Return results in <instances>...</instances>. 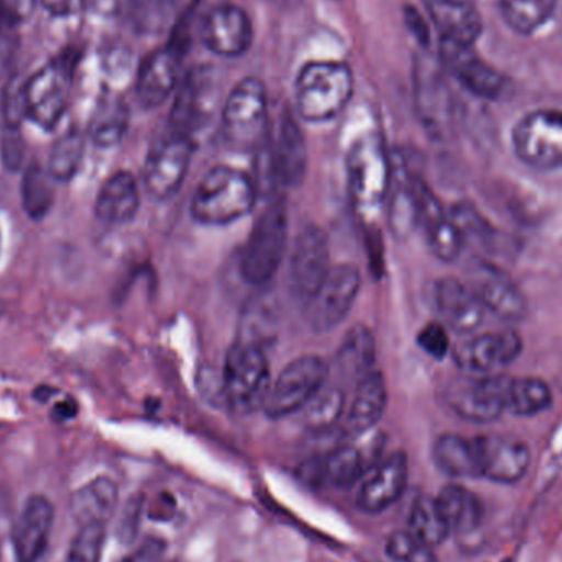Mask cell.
<instances>
[{
    "label": "cell",
    "instance_id": "obj_1",
    "mask_svg": "<svg viewBox=\"0 0 562 562\" xmlns=\"http://www.w3.org/2000/svg\"><path fill=\"white\" fill-rule=\"evenodd\" d=\"M257 203V184L239 168H211L198 183L191 200L194 221L204 226H227L252 213Z\"/></svg>",
    "mask_w": 562,
    "mask_h": 562
},
{
    "label": "cell",
    "instance_id": "obj_2",
    "mask_svg": "<svg viewBox=\"0 0 562 562\" xmlns=\"http://www.w3.org/2000/svg\"><path fill=\"white\" fill-rule=\"evenodd\" d=\"M296 112L303 121L319 124L337 117L349 104L353 75L340 61L307 63L296 79Z\"/></svg>",
    "mask_w": 562,
    "mask_h": 562
},
{
    "label": "cell",
    "instance_id": "obj_3",
    "mask_svg": "<svg viewBox=\"0 0 562 562\" xmlns=\"http://www.w3.org/2000/svg\"><path fill=\"white\" fill-rule=\"evenodd\" d=\"M269 94L257 78L237 82L223 109V135L237 151H260L270 137Z\"/></svg>",
    "mask_w": 562,
    "mask_h": 562
},
{
    "label": "cell",
    "instance_id": "obj_4",
    "mask_svg": "<svg viewBox=\"0 0 562 562\" xmlns=\"http://www.w3.org/2000/svg\"><path fill=\"white\" fill-rule=\"evenodd\" d=\"M288 244L286 204L273 198L257 217L240 256V276L252 286H263L279 273Z\"/></svg>",
    "mask_w": 562,
    "mask_h": 562
},
{
    "label": "cell",
    "instance_id": "obj_5",
    "mask_svg": "<svg viewBox=\"0 0 562 562\" xmlns=\"http://www.w3.org/2000/svg\"><path fill=\"white\" fill-rule=\"evenodd\" d=\"M75 53H63L23 81L26 121L53 131L65 117L71 99L72 76L76 71Z\"/></svg>",
    "mask_w": 562,
    "mask_h": 562
},
{
    "label": "cell",
    "instance_id": "obj_6",
    "mask_svg": "<svg viewBox=\"0 0 562 562\" xmlns=\"http://www.w3.org/2000/svg\"><path fill=\"white\" fill-rule=\"evenodd\" d=\"M270 385V362L259 344L239 340L227 350L223 392L231 408L239 413L262 408Z\"/></svg>",
    "mask_w": 562,
    "mask_h": 562
},
{
    "label": "cell",
    "instance_id": "obj_7",
    "mask_svg": "<svg viewBox=\"0 0 562 562\" xmlns=\"http://www.w3.org/2000/svg\"><path fill=\"white\" fill-rule=\"evenodd\" d=\"M350 196L363 213L383 206L392 187V167L382 137L367 134L353 142L347 154Z\"/></svg>",
    "mask_w": 562,
    "mask_h": 562
},
{
    "label": "cell",
    "instance_id": "obj_8",
    "mask_svg": "<svg viewBox=\"0 0 562 562\" xmlns=\"http://www.w3.org/2000/svg\"><path fill=\"white\" fill-rule=\"evenodd\" d=\"M329 373V363L323 357L301 356L291 360L270 385L263 413L280 419L301 412L326 386Z\"/></svg>",
    "mask_w": 562,
    "mask_h": 562
},
{
    "label": "cell",
    "instance_id": "obj_9",
    "mask_svg": "<svg viewBox=\"0 0 562 562\" xmlns=\"http://www.w3.org/2000/svg\"><path fill=\"white\" fill-rule=\"evenodd\" d=\"M512 145L521 164L537 171L562 168V112L540 109L518 121Z\"/></svg>",
    "mask_w": 562,
    "mask_h": 562
},
{
    "label": "cell",
    "instance_id": "obj_10",
    "mask_svg": "<svg viewBox=\"0 0 562 562\" xmlns=\"http://www.w3.org/2000/svg\"><path fill=\"white\" fill-rule=\"evenodd\" d=\"M360 286L362 277L356 266H334L316 293L304 303L307 326L317 334L327 333L339 326L352 310Z\"/></svg>",
    "mask_w": 562,
    "mask_h": 562
},
{
    "label": "cell",
    "instance_id": "obj_11",
    "mask_svg": "<svg viewBox=\"0 0 562 562\" xmlns=\"http://www.w3.org/2000/svg\"><path fill=\"white\" fill-rule=\"evenodd\" d=\"M508 375H469L456 379L446 390L449 408L471 423H494L507 412Z\"/></svg>",
    "mask_w": 562,
    "mask_h": 562
},
{
    "label": "cell",
    "instance_id": "obj_12",
    "mask_svg": "<svg viewBox=\"0 0 562 562\" xmlns=\"http://www.w3.org/2000/svg\"><path fill=\"white\" fill-rule=\"evenodd\" d=\"M193 157V137L168 131L151 148L144 170L148 196L157 201L170 200L187 180Z\"/></svg>",
    "mask_w": 562,
    "mask_h": 562
},
{
    "label": "cell",
    "instance_id": "obj_13",
    "mask_svg": "<svg viewBox=\"0 0 562 562\" xmlns=\"http://www.w3.org/2000/svg\"><path fill=\"white\" fill-rule=\"evenodd\" d=\"M413 196H415L416 227L425 234L431 252L442 262H454L464 249L461 234L445 210L435 191L423 178L412 175Z\"/></svg>",
    "mask_w": 562,
    "mask_h": 562
},
{
    "label": "cell",
    "instance_id": "obj_14",
    "mask_svg": "<svg viewBox=\"0 0 562 562\" xmlns=\"http://www.w3.org/2000/svg\"><path fill=\"white\" fill-rule=\"evenodd\" d=\"M415 105L425 131L436 140H448L454 131L451 92L438 66L419 59L415 68Z\"/></svg>",
    "mask_w": 562,
    "mask_h": 562
},
{
    "label": "cell",
    "instance_id": "obj_15",
    "mask_svg": "<svg viewBox=\"0 0 562 562\" xmlns=\"http://www.w3.org/2000/svg\"><path fill=\"white\" fill-rule=\"evenodd\" d=\"M330 266L329 237L321 227L307 226L297 234L291 252L288 281L297 300L306 303L327 279Z\"/></svg>",
    "mask_w": 562,
    "mask_h": 562
},
{
    "label": "cell",
    "instance_id": "obj_16",
    "mask_svg": "<svg viewBox=\"0 0 562 562\" xmlns=\"http://www.w3.org/2000/svg\"><path fill=\"white\" fill-rule=\"evenodd\" d=\"M524 352V339L514 329L472 336L454 350L456 363L469 375H494Z\"/></svg>",
    "mask_w": 562,
    "mask_h": 562
},
{
    "label": "cell",
    "instance_id": "obj_17",
    "mask_svg": "<svg viewBox=\"0 0 562 562\" xmlns=\"http://www.w3.org/2000/svg\"><path fill=\"white\" fill-rule=\"evenodd\" d=\"M474 446L481 477L495 484H517L530 469V448L527 442L514 436H479L474 438Z\"/></svg>",
    "mask_w": 562,
    "mask_h": 562
},
{
    "label": "cell",
    "instance_id": "obj_18",
    "mask_svg": "<svg viewBox=\"0 0 562 562\" xmlns=\"http://www.w3.org/2000/svg\"><path fill=\"white\" fill-rule=\"evenodd\" d=\"M266 150L273 180L288 188L303 183L307 171L306 140L290 111L280 115L276 131H270Z\"/></svg>",
    "mask_w": 562,
    "mask_h": 562
},
{
    "label": "cell",
    "instance_id": "obj_19",
    "mask_svg": "<svg viewBox=\"0 0 562 562\" xmlns=\"http://www.w3.org/2000/svg\"><path fill=\"white\" fill-rule=\"evenodd\" d=\"M201 40L214 55L237 58L246 55L254 42V25L249 13L234 3L214 7L204 16Z\"/></svg>",
    "mask_w": 562,
    "mask_h": 562
},
{
    "label": "cell",
    "instance_id": "obj_20",
    "mask_svg": "<svg viewBox=\"0 0 562 562\" xmlns=\"http://www.w3.org/2000/svg\"><path fill=\"white\" fill-rule=\"evenodd\" d=\"M472 290L485 310L505 321H520L527 314V300L508 273L487 260H475L471 267Z\"/></svg>",
    "mask_w": 562,
    "mask_h": 562
},
{
    "label": "cell",
    "instance_id": "obj_21",
    "mask_svg": "<svg viewBox=\"0 0 562 562\" xmlns=\"http://www.w3.org/2000/svg\"><path fill=\"white\" fill-rule=\"evenodd\" d=\"M439 49L442 68L472 94L482 99H495L504 91V76L482 59L472 46L456 45L441 40Z\"/></svg>",
    "mask_w": 562,
    "mask_h": 562
},
{
    "label": "cell",
    "instance_id": "obj_22",
    "mask_svg": "<svg viewBox=\"0 0 562 562\" xmlns=\"http://www.w3.org/2000/svg\"><path fill=\"white\" fill-rule=\"evenodd\" d=\"M408 472L405 452H393L367 475L360 485L357 504L367 514L385 512L405 494Z\"/></svg>",
    "mask_w": 562,
    "mask_h": 562
},
{
    "label": "cell",
    "instance_id": "obj_23",
    "mask_svg": "<svg viewBox=\"0 0 562 562\" xmlns=\"http://www.w3.org/2000/svg\"><path fill=\"white\" fill-rule=\"evenodd\" d=\"M435 300L445 326L465 336L481 329L487 310L471 284L446 277L436 283Z\"/></svg>",
    "mask_w": 562,
    "mask_h": 562
},
{
    "label": "cell",
    "instance_id": "obj_24",
    "mask_svg": "<svg viewBox=\"0 0 562 562\" xmlns=\"http://www.w3.org/2000/svg\"><path fill=\"white\" fill-rule=\"evenodd\" d=\"M55 510L48 498L32 495L23 505L22 514L12 531L13 554L16 562H36L45 554L52 533Z\"/></svg>",
    "mask_w": 562,
    "mask_h": 562
},
{
    "label": "cell",
    "instance_id": "obj_25",
    "mask_svg": "<svg viewBox=\"0 0 562 562\" xmlns=\"http://www.w3.org/2000/svg\"><path fill=\"white\" fill-rule=\"evenodd\" d=\"M181 55L170 45L148 55L138 68L135 94L142 108H160L178 88Z\"/></svg>",
    "mask_w": 562,
    "mask_h": 562
},
{
    "label": "cell",
    "instance_id": "obj_26",
    "mask_svg": "<svg viewBox=\"0 0 562 562\" xmlns=\"http://www.w3.org/2000/svg\"><path fill=\"white\" fill-rule=\"evenodd\" d=\"M441 40L474 46L484 30L477 0H425Z\"/></svg>",
    "mask_w": 562,
    "mask_h": 562
},
{
    "label": "cell",
    "instance_id": "obj_27",
    "mask_svg": "<svg viewBox=\"0 0 562 562\" xmlns=\"http://www.w3.org/2000/svg\"><path fill=\"white\" fill-rule=\"evenodd\" d=\"M140 210V187L131 171H115L102 183L95 198L94 213L101 223L122 226L131 223Z\"/></svg>",
    "mask_w": 562,
    "mask_h": 562
},
{
    "label": "cell",
    "instance_id": "obj_28",
    "mask_svg": "<svg viewBox=\"0 0 562 562\" xmlns=\"http://www.w3.org/2000/svg\"><path fill=\"white\" fill-rule=\"evenodd\" d=\"M389 405V389L382 373L372 370L357 383L356 395L347 412V431L366 435L379 425Z\"/></svg>",
    "mask_w": 562,
    "mask_h": 562
},
{
    "label": "cell",
    "instance_id": "obj_29",
    "mask_svg": "<svg viewBox=\"0 0 562 562\" xmlns=\"http://www.w3.org/2000/svg\"><path fill=\"white\" fill-rule=\"evenodd\" d=\"M119 488L112 479L98 477L72 494L71 512L79 525H105L117 507Z\"/></svg>",
    "mask_w": 562,
    "mask_h": 562
},
{
    "label": "cell",
    "instance_id": "obj_30",
    "mask_svg": "<svg viewBox=\"0 0 562 562\" xmlns=\"http://www.w3.org/2000/svg\"><path fill=\"white\" fill-rule=\"evenodd\" d=\"M128 124H131V111L124 99L114 92H105L92 112L88 135L95 147H115L127 134Z\"/></svg>",
    "mask_w": 562,
    "mask_h": 562
},
{
    "label": "cell",
    "instance_id": "obj_31",
    "mask_svg": "<svg viewBox=\"0 0 562 562\" xmlns=\"http://www.w3.org/2000/svg\"><path fill=\"white\" fill-rule=\"evenodd\" d=\"M436 502L451 533H472L484 520V505L481 498L462 485H446L439 492Z\"/></svg>",
    "mask_w": 562,
    "mask_h": 562
},
{
    "label": "cell",
    "instance_id": "obj_32",
    "mask_svg": "<svg viewBox=\"0 0 562 562\" xmlns=\"http://www.w3.org/2000/svg\"><path fill=\"white\" fill-rule=\"evenodd\" d=\"M432 461L442 474L452 479L481 477L474 439L452 432L439 436L432 446Z\"/></svg>",
    "mask_w": 562,
    "mask_h": 562
},
{
    "label": "cell",
    "instance_id": "obj_33",
    "mask_svg": "<svg viewBox=\"0 0 562 562\" xmlns=\"http://www.w3.org/2000/svg\"><path fill=\"white\" fill-rule=\"evenodd\" d=\"M375 363V337L363 324H357L344 337L337 352L336 366L339 373L357 383L369 375Z\"/></svg>",
    "mask_w": 562,
    "mask_h": 562
},
{
    "label": "cell",
    "instance_id": "obj_34",
    "mask_svg": "<svg viewBox=\"0 0 562 562\" xmlns=\"http://www.w3.org/2000/svg\"><path fill=\"white\" fill-rule=\"evenodd\" d=\"M367 469L366 452L356 445H340L321 459L316 471L321 481L337 488L352 487Z\"/></svg>",
    "mask_w": 562,
    "mask_h": 562
},
{
    "label": "cell",
    "instance_id": "obj_35",
    "mask_svg": "<svg viewBox=\"0 0 562 562\" xmlns=\"http://www.w3.org/2000/svg\"><path fill=\"white\" fill-rule=\"evenodd\" d=\"M181 0H125L128 25L140 35H158L167 30L180 10Z\"/></svg>",
    "mask_w": 562,
    "mask_h": 562
},
{
    "label": "cell",
    "instance_id": "obj_36",
    "mask_svg": "<svg viewBox=\"0 0 562 562\" xmlns=\"http://www.w3.org/2000/svg\"><path fill=\"white\" fill-rule=\"evenodd\" d=\"M553 405V390L538 376H508L507 412L517 416H537Z\"/></svg>",
    "mask_w": 562,
    "mask_h": 562
},
{
    "label": "cell",
    "instance_id": "obj_37",
    "mask_svg": "<svg viewBox=\"0 0 562 562\" xmlns=\"http://www.w3.org/2000/svg\"><path fill=\"white\" fill-rule=\"evenodd\" d=\"M558 0H498L502 19L514 32L531 35L553 19Z\"/></svg>",
    "mask_w": 562,
    "mask_h": 562
},
{
    "label": "cell",
    "instance_id": "obj_38",
    "mask_svg": "<svg viewBox=\"0 0 562 562\" xmlns=\"http://www.w3.org/2000/svg\"><path fill=\"white\" fill-rule=\"evenodd\" d=\"M52 175L46 168L32 164L23 171L20 194H22V206L26 216L33 221H42L48 216L55 203V190H53Z\"/></svg>",
    "mask_w": 562,
    "mask_h": 562
},
{
    "label": "cell",
    "instance_id": "obj_39",
    "mask_svg": "<svg viewBox=\"0 0 562 562\" xmlns=\"http://www.w3.org/2000/svg\"><path fill=\"white\" fill-rule=\"evenodd\" d=\"M408 531L415 540L428 548L445 543L449 537L448 524L439 510L438 502L431 497H418L412 505L408 517Z\"/></svg>",
    "mask_w": 562,
    "mask_h": 562
},
{
    "label": "cell",
    "instance_id": "obj_40",
    "mask_svg": "<svg viewBox=\"0 0 562 562\" xmlns=\"http://www.w3.org/2000/svg\"><path fill=\"white\" fill-rule=\"evenodd\" d=\"M451 217L461 234L464 246L471 244L475 249L491 252L492 247L497 244V229L492 226L491 221L469 201H461L454 204L451 210Z\"/></svg>",
    "mask_w": 562,
    "mask_h": 562
},
{
    "label": "cell",
    "instance_id": "obj_41",
    "mask_svg": "<svg viewBox=\"0 0 562 562\" xmlns=\"http://www.w3.org/2000/svg\"><path fill=\"white\" fill-rule=\"evenodd\" d=\"M82 157H85V135L78 128H69L53 144L46 170L56 183H68L78 175Z\"/></svg>",
    "mask_w": 562,
    "mask_h": 562
},
{
    "label": "cell",
    "instance_id": "obj_42",
    "mask_svg": "<svg viewBox=\"0 0 562 562\" xmlns=\"http://www.w3.org/2000/svg\"><path fill=\"white\" fill-rule=\"evenodd\" d=\"M346 406V396L342 390L327 389L321 390L306 408V426L314 431H324L339 422Z\"/></svg>",
    "mask_w": 562,
    "mask_h": 562
},
{
    "label": "cell",
    "instance_id": "obj_43",
    "mask_svg": "<svg viewBox=\"0 0 562 562\" xmlns=\"http://www.w3.org/2000/svg\"><path fill=\"white\" fill-rule=\"evenodd\" d=\"M105 525H82L69 548L66 562H101Z\"/></svg>",
    "mask_w": 562,
    "mask_h": 562
},
{
    "label": "cell",
    "instance_id": "obj_44",
    "mask_svg": "<svg viewBox=\"0 0 562 562\" xmlns=\"http://www.w3.org/2000/svg\"><path fill=\"white\" fill-rule=\"evenodd\" d=\"M386 554L395 562H435L431 548L425 547L408 531L390 535L385 544Z\"/></svg>",
    "mask_w": 562,
    "mask_h": 562
},
{
    "label": "cell",
    "instance_id": "obj_45",
    "mask_svg": "<svg viewBox=\"0 0 562 562\" xmlns=\"http://www.w3.org/2000/svg\"><path fill=\"white\" fill-rule=\"evenodd\" d=\"M23 81H25V78L15 76V78L10 79L5 91H3V127L22 128L23 121H26Z\"/></svg>",
    "mask_w": 562,
    "mask_h": 562
},
{
    "label": "cell",
    "instance_id": "obj_46",
    "mask_svg": "<svg viewBox=\"0 0 562 562\" xmlns=\"http://www.w3.org/2000/svg\"><path fill=\"white\" fill-rule=\"evenodd\" d=\"M418 346L425 350L428 356L435 359H445L448 356L451 339H449L448 329L442 323H429L418 333Z\"/></svg>",
    "mask_w": 562,
    "mask_h": 562
},
{
    "label": "cell",
    "instance_id": "obj_47",
    "mask_svg": "<svg viewBox=\"0 0 562 562\" xmlns=\"http://www.w3.org/2000/svg\"><path fill=\"white\" fill-rule=\"evenodd\" d=\"M0 155L3 165L9 170H19L25 158V142L22 137V128L2 127L0 138Z\"/></svg>",
    "mask_w": 562,
    "mask_h": 562
},
{
    "label": "cell",
    "instance_id": "obj_48",
    "mask_svg": "<svg viewBox=\"0 0 562 562\" xmlns=\"http://www.w3.org/2000/svg\"><path fill=\"white\" fill-rule=\"evenodd\" d=\"M38 0H0V22L7 26L22 25L35 12Z\"/></svg>",
    "mask_w": 562,
    "mask_h": 562
},
{
    "label": "cell",
    "instance_id": "obj_49",
    "mask_svg": "<svg viewBox=\"0 0 562 562\" xmlns=\"http://www.w3.org/2000/svg\"><path fill=\"white\" fill-rule=\"evenodd\" d=\"M38 5L56 19H75L88 9L89 0H38Z\"/></svg>",
    "mask_w": 562,
    "mask_h": 562
},
{
    "label": "cell",
    "instance_id": "obj_50",
    "mask_svg": "<svg viewBox=\"0 0 562 562\" xmlns=\"http://www.w3.org/2000/svg\"><path fill=\"white\" fill-rule=\"evenodd\" d=\"M408 23L415 35H418L422 40H425L426 36V40H428V30L423 25L422 16L416 13L415 9L408 10Z\"/></svg>",
    "mask_w": 562,
    "mask_h": 562
},
{
    "label": "cell",
    "instance_id": "obj_51",
    "mask_svg": "<svg viewBox=\"0 0 562 562\" xmlns=\"http://www.w3.org/2000/svg\"><path fill=\"white\" fill-rule=\"evenodd\" d=\"M55 415L58 416L59 419H68L71 416L76 415V405L75 402H63L59 405H56Z\"/></svg>",
    "mask_w": 562,
    "mask_h": 562
},
{
    "label": "cell",
    "instance_id": "obj_52",
    "mask_svg": "<svg viewBox=\"0 0 562 562\" xmlns=\"http://www.w3.org/2000/svg\"><path fill=\"white\" fill-rule=\"evenodd\" d=\"M279 7H294L300 0H272Z\"/></svg>",
    "mask_w": 562,
    "mask_h": 562
},
{
    "label": "cell",
    "instance_id": "obj_53",
    "mask_svg": "<svg viewBox=\"0 0 562 562\" xmlns=\"http://www.w3.org/2000/svg\"><path fill=\"white\" fill-rule=\"evenodd\" d=\"M119 562H131V561H119Z\"/></svg>",
    "mask_w": 562,
    "mask_h": 562
},
{
    "label": "cell",
    "instance_id": "obj_54",
    "mask_svg": "<svg viewBox=\"0 0 562 562\" xmlns=\"http://www.w3.org/2000/svg\"><path fill=\"white\" fill-rule=\"evenodd\" d=\"M175 562H177V561H175Z\"/></svg>",
    "mask_w": 562,
    "mask_h": 562
}]
</instances>
